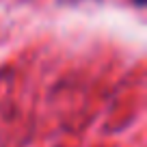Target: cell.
Wrapping results in <instances>:
<instances>
[{
    "label": "cell",
    "instance_id": "1",
    "mask_svg": "<svg viewBox=\"0 0 147 147\" xmlns=\"http://www.w3.org/2000/svg\"><path fill=\"white\" fill-rule=\"evenodd\" d=\"M134 5H136V7H143V5H145V0H134Z\"/></svg>",
    "mask_w": 147,
    "mask_h": 147
}]
</instances>
